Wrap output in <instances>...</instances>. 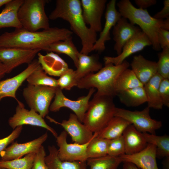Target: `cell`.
Returning a JSON list of instances; mask_svg holds the SVG:
<instances>
[{
    "label": "cell",
    "instance_id": "cell-17",
    "mask_svg": "<svg viewBox=\"0 0 169 169\" xmlns=\"http://www.w3.org/2000/svg\"><path fill=\"white\" fill-rule=\"evenodd\" d=\"M40 65L38 59H34L20 73L13 77L0 81V101L3 98L10 97L17 101L16 92L28 77Z\"/></svg>",
    "mask_w": 169,
    "mask_h": 169
},
{
    "label": "cell",
    "instance_id": "cell-18",
    "mask_svg": "<svg viewBox=\"0 0 169 169\" xmlns=\"http://www.w3.org/2000/svg\"><path fill=\"white\" fill-rule=\"evenodd\" d=\"M116 0H111L106 4L105 25L99 38L93 46L92 51L95 50L100 53L103 52L105 49V43L111 39L110 30L122 17L116 9Z\"/></svg>",
    "mask_w": 169,
    "mask_h": 169
},
{
    "label": "cell",
    "instance_id": "cell-40",
    "mask_svg": "<svg viewBox=\"0 0 169 169\" xmlns=\"http://www.w3.org/2000/svg\"><path fill=\"white\" fill-rule=\"evenodd\" d=\"M23 129V126H18L13 129V131L7 136L0 139V161L1 155L9 144L14 142L20 135Z\"/></svg>",
    "mask_w": 169,
    "mask_h": 169
},
{
    "label": "cell",
    "instance_id": "cell-35",
    "mask_svg": "<svg viewBox=\"0 0 169 169\" xmlns=\"http://www.w3.org/2000/svg\"><path fill=\"white\" fill-rule=\"evenodd\" d=\"M26 80L28 84L32 85L58 87L57 79L48 76L40 65L28 77Z\"/></svg>",
    "mask_w": 169,
    "mask_h": 169
},
{
    "label": "cell",
    "instance_id": "cell-28",
    "mask_svg": "<svg viewBox=\"0 0 169 169\" xmlns=\"http://www.w3.org/2000/svg\"><path fill=\"white\" fill-rule=\"evenodd\" d=\"M116 95L122 103L128 107H137L147 101L144 86L119 91Z\"/></svg>",
    "mask_w": 169,
    "mask_h": 169
},
{
    "label": "cell",
    "instance_id": "cell-13",
    "mask_svg": "<svg viewBox=\"0 0 169 169\" xmlns=\"http://www.w3.org/2000/svg\"><path fill=\"white\" fill-rule=\"evenodd\" d=\"M47 117L50 121L60 125L70 136L72 141L74 143L79 144H86L90 141L94 136V134L79 121L74 114L71 113L67 120H63L61 123L49 116Z\"/></svg>",
    "mask_w": 169,
    "mask_h": 169
},
{
    "label": "cell",
    "instance_id": "cell-36",
    "mask_svg": "<svg viewBox=\"0 0 169 169\" xmlns=\"http://www.w3.org/2000/svg\"><path fill=\"white\" fill-rule=\"evenodd\" d=\"M36 153H32L23 157L9 161H0V168L5 169H31Z\"/></svg>",
    "mask_w": 169,
    "mask_h": 169
},
{
    "label": "cell",
    "instance_id": "cell-34",
    "mask_svg": "<svg viewBox=\"0 0 169 169\" xmlns=\"http://www.w3.org/2000/svg\"><path fill=\"white\" fill-rule=\"evenodd\" d=\"M90 142L87 148L88 159L104 156L107 155V149L110 140L97 137V133Z\"/></svg>",
    "mask_w": 169,
    "mask_h": 169
},
{
    "label": "cell",
    "instance_id": "cell-51",
    "mask_svg": "<svg viewBox=\"0 0 169 169\" xmlns=\"http://www.w3.org/2000/svg\"><path fill=\"white\" fill-rule=\"evenodd\" d=\"M0 169H3V168H0Z\"/></svg>",
    "mask_w": 169,
    "mask_h": 169
},
{
    "label": "cell",
    "instance_id": "cell-19",
    "mask_svg": "<svg viewBox=\"0 0 169 169\" xmlns=\"http://www.w3.org/2000/svg\"><path fill=\"white\" fill-rule=\"evenodd\" d=\"M156 147L154 145L148 143L142 150L131 154H124L119 156L122 162L132 163L141 169H159L156 161Z\"/></svg>",
    "mask_w": 169,
    "mask_h": 169
},
{
    "label": "cell",
    "instance_id": "cell-47",
    "mask_svg": "<svg viewBox=\"0 0 169 169\" xmlns=\"http://www.w3.org/2000/svg\"><path fill=\"white\" fill-rule=\"evenodd\" d=\"M122 169H140L133 163L128 162H123Z\"/></svg>",
    "mask_w": 169,
    "mask_h": 169
},
{
    "label": "cell",
    "instance_id": "cell-21",
    "mask_svg": "<svg viewBox=\"0 0 169 169\" xmlns=\"http://www.w3.org/2000/svg\"><path fill=\"white\" fill-rule=\"evenodd\" d=\"M130 65L143 85L157 73L156 62L147 59L140 54L134 56Z\"/></svg>",
    "mask_w": 169,
    "mask_h": 169
},
{
    "label": "cell",
    "instance_id": "cell-41",
    "mask_svg": "<svg viewBox=\"0 0 169 169\" xmlns=\"http://www.w3.org/2000/svg\"><path fill=\"white\" fill-rule=\"evenodd\" d=\"M46 156L44 148L42 146L36 153L31 169H48L45 161Z\"/></svg>",
    "mask_w": 169,
    "mask_h": 169
},
{
    "label": "cell",
    "instance_id": "cell-38",
    "mask_svg": "<svg viewBox=\"0 0 169 169\" xmlns=\"http://www.w3.org/2000/svg\"><path fill=\"white\" fill-rule=\"evenodd\" d=\"M157 73L163 79H169V48H165L158 54Z\"/></svg>",
    "mask_w": 169,
    "mask_h": 169
},
{
    "label": "cell",
    "instance_id": "cell-3",
    "mask_svg": "<svg viewBox=\"0 0 169 169\" xmlns=\"http://www.w3.org/2000/svg\"><path fill=\"white\" fill-rule=\"evenodd\" d=\"M130 65L126 60L117 65L111 63L105 64V66L98 72L90 74L81 79L78 82L77 87L80 89H96L95 96L114 97L116 96L115 89V81L121 73L128 68Z\"/></svg>",
    "mask_w": 169,
    "mask_h": 169
},
{
    "label": "cell",
    "instance_id": "cell-9",
    "mask_svg": "<svg viewBox=\"0 0 169 169\" xmlns=\"http://www.w3.org/2000/svg\"><path fill=\"white\" fill-rule=\"evenodd\" d=\"M95 91L96 89L94 88H90L86 95L79 97L76 100H72L66 97L62 90L58 87L56 90L54 100L50 106L49 110L56 112L62 108H68L74 112L79 121L83 123L90 100Z\"/></svg>",
    "mask_w": 169,
    "mask_h": 169
},
{
    "label": "cell",
    "instance_id": "cell-42",
    "mask_svg": "<svg viewBox=\"0 0 169 169\" xmlns=\"http://www.w3.org/2000/svg\"><path fill=\"white\" fill-rule=\"evenodd\" d=\"M159 92L163 105L169 107V79H162L159 85Z\"/></svg>",
    "mask_w": 169,
    "mask_h": 169
},
{
    "label": "cell",
    "instance_id": "cell-43",
    "mask_svg": "<svg viewBox=\"0 0 169 169\" xmlns=\"http://www.w3.org/2000/svg\"><path fill=\"white\" fill-rule=\"evenodd\" d=\"M158 42L161 48H169V31L160 28L158 34Z\"/></svg>",
    "mask_w": 169,
    "mask_h": 169
},
{
    "label": "cell",
    "instance_id": "cell-23",
    "mask_svg": "<svg viewBox=\"0 0 169 169\" xmlns=\"http://www.w3.org/2000/svg\"><path fill=\"white\" fill-rule=\"evenodd\" d=\"M123 137L125 147V154L131 155L143 150L148 143L142 133L138 131L132 124L123 132Z\"/></svg>",
    "mask_w": 169,
    "mask_h": 169
},
{
    "label": "cell",
    "instance_id": "cell-32",
    "mask_svg": "<svg viewBox=\"0 0 169 169\" xmlns=\"http://www.w3.org/2000/svg\"><path fill=\"white\" fill-rule=\"evenodd\" d=\"M143 86L131 69L127 68L118 76L115 83V89L116 94L119 91Z\"/></svg>",
    "mask_w": 169,
    "mask_h": 169
},
{
    "label": "cell",
    "instance_id": "cell-7",
    "mask_svg": "<svg viewBox=\"0 0 169 169\" xmlns=\"http://www.w3.org/2000/svg\"><path fill=\"white\" fill-rule=\"evenodd\" d=\"M49 86L32 85L28 84L23 91V95L30 109L44 118L48 114L56 89Z\"/></svg>",
    "mask_w": 169,
    "mask_h": 169
},
{
    "label": "cell",
    "instance_id": "cell-22",
    "mask_svg": "<svg viewBox=\"0 0 169 169\" xmlns=\"http://www.w3.org/2000/svg\"><path fill=\"white\" fill-rule=\"evenodd\" d=\"M38 60L46 74L59 77L69 68L67 64L58 54L49 52L45 55L38 53Z\"/></svg>",
    "mask_w": 169,
    "mask_h": 169
},
{
    "label": "cell",
    "instance_id": "cell-11",
    "mask_svg": "<svg viewBox=\"0 0 169 169\" xmlns=\"http://www.w3.org/2000/svg\"><path fill=\"white\" fill-rule=\"evenodd\" d=\"M67 134L65 131H63L56 138L59 147L58 150L59 158L62 161L86 162L88 159L87 148L91 140L83 144L74 143H68L67 139Z\"/></svg>",
    "mask_w": 169,
    "mask_h": 169
},
{
    "label": "cell",
    "instance_id": "cell-29",
    "mask_svg": "<svg viewBox=\"0 0 169 169\" xmlns=\"http://www.w3.org/2000/svg\"><path fill=\"white\" fill-rule=\"evenodd\" d=\"M130 123L118 116H114L107 125L101 131L97 133V137L99 138L111 140L122 135Z\"/></svg>",
    "mask_w": 169,
    "mask_h": 169
},
{
    "label": "cell",
    "instance_id": "cell-48",
    "mask_svg": "<svg viewBox=\"0 0 169 169\" xmlns=\"http://www.w3.org/2000/svg\"><path fill=\"white\" fill-rule=\"evenodd\" d=\"M162 29L169 31V18L166 19L164 21L163 26Z\"/></svg>",
    "mask_w": 169,
    "mask_h": 169
},
{
    "label": "cell",
    "instance_id": "cell-10",
    "mask_svg": "<svg viewBox=\"0 0 169 169\" xmlns=\"http://www.w3.org/2000/svg\"><path fill=\"white\" fill-rule=\"evenodd\" d=\"M15 109V113L8 119V123L10 127L14 129L17 127L29 125L42 127L50 131L56 138L58 136L56 131L49 125L38 113L34 110L26 109L24 105L19 100Z\"/></svg>",
    "mask_w": 169,
    "mask_h": 169
},
{
    "label": "cell",
    "instance_id": "cell-33",
    "mask_svg": "<svg viewBox=\"0 0 169 169\" xmlns=\"http://www.w3.org/2000/svg\"><path fill=\"white\" fill-rule=\"evenodd\" d=\"M87 165L90 169H117L122 162L119 156H112L108 155L99 157L89 158Z\"/></svg>",
    "mask_w": 169,
    "mask_h": 169
},
{
    "label": "cell",
    "instance_id": "cell-30",
    "mask_svg": "<svg viewBox=\"0 0 169 169\" xmlns=\"http://www.w3.org/2000/svg\"><path fill=\"white\" fill-rule=\"evenodd\" d=\"M46 51L65 54L72 60L76 68L78 66L79 52L74 44L72 37L52 44Z\"/></svg>",
    "mask_w": 169,
    "mask_h": 169
},
{
    "label": "cell",
    "instance_id": "cell-2",
    "mask_svg": "<svg viewBox=\"0 0 169 169\" xmlns=\"http://www.w3.org/2000/svg\"><path fill=\"white\" fill-rule=\"evenodd\" d=\"M49 18L52 20L61 18L69 23L72 32L80 39V53L88 55L92 51L97 39V33L86 26L83 16L80 0H56L55 7Z\"/></svg>",
    "mask_w": 169,
    "mask_h": 169
},
{
    "label": "cell",
    "instance_id": "cell-39",
    "mask_svg": "<svg viewBox=\"0 0 169 169\" xmlns=\"http://www.w3.org/2000/svg\"><path fill=\"white\" fill-rule=\"evenodd\" d=\"M125 154L124 142L122 135L110 140L107 149V155L118 156Z\"/></svg>",
    "mask_w": 169,
    "mask_h": 169
},
{
    "label": "cell",
    "instance_id": "cell-16",
    "mask_svg": "<svg viewBox=\"0 0 169 169\" xmlns=\"http://www.w3.org/2000/svg\"><path fill=\"white\" fill-rule=\"evenodd\" d=\"M82 15L85 23L96 32L102 29L101 18L106 7V0H81Z\"/></svg>",
    "mask_w": 169,
    "mask_h": 169
},
{
    "label": "cell",
    "instance_id": "cell-4",
    "mask_svg": "<svg viewBox=\"0 0 169 169\" xmlns=\"http://www.w3.org/2000/svg\"><path fill=\"white\" fill-rule=\"evenodd\" d=\"M116 5L122 17L129 20L131 24L138 25L149 38L153 49L159 51L161 48L158 42V34L163 27L164 20L154 18L146 9L136 8L129 0H121Z\"/></svg>",
    "mask_w": 169,
    "mask_h": 169
},
{
    "label": "cell",
    "instance_id": "cell-45",
    "mask_svg": "<svg viewBox=\"0 0 169 169\" xmlns=\"http://www.w3.org/2000/svg\"><path fill=\"white\" fill-rule=\"evenodd\" d=\"M134 2L139 8L146 9L147 8L155 5L157 1L156 0H135Z\"/></svg>",
    "mask_w": 169,
    "mask_h": 169
},
{
    "label": "cell",
    "instance_id": "cell-44",
    "mask_svg": "<svg viewBox=\"0 0 169 169\" xmlns=\"http://www.w3.org/2000/svg\"><path fill=\"white\" fill-rule=\"evenodd\" d=\"M164 7L160 11L156 13L153 17L157 19L164 20L169 17V0L163 1Z\"/></svg>",
    "mask_w": 169,
    "mask_h": 169
},
{
    "label": "cell",
    "instance_id": "cell-46",
    "mask_svg": "<svg viewBox=\"0 0 169 169\" xmlns=\"http://www.w3.org/2000/svg\"><path fill=\"white\" fill-rule=\"evenodd\" d=\"M8 73L6 66L0 61V79L3 78L5 74Z\"/></svg>",
    "mask_w": 169,
    "mask_h": 169
},
{
    "label": "cell",
    "instance_id": "cell-5",
    "mask_svg": "<svg viewBox=\"0 0 169 169\" xmlns=\"http://www.w3.org/2000/svg\"><path fill=\"white\" fill-rule=\"evenodd\" d=\"M112 97L96 96L90 101L83 123L93 133H98L114 116L115 108Z\"/></svg>",
    "mask_w": 169,
    "mask_h": 169
},
{
    "label": "cell",
    "instance_id": "cell-31",
    "mask_svg": "<svg viewBox=\"0 0 169 169\" xmlns=\"http://www.w3.org/2000/svg\"><path fill=\"white\" fill-rule=\"evenodd\" d=\"M147 143L156 147V157L159 159L169 157V136L166 135L158 136L148 133H143Z\"/></svg>",
    "mask_w": 169,
    "mask_h": 169
},
{
    "label": "cell",
    "instance_id": "cell-25",
    "mask_svg": "<svg viewBox=\"0 0 169 169\" xmlns=\"http://www.w3.org/2000/svg\"><path fill=\"white\" fill-rule=\"evenodd\" d=\"M24 0H10L5 5L0 13V29L13 27L22 28L18 19L17 13Z\"/></svg>",
    "mask_w": 169,
    "mask_h": 169
},
{
    "label": "cell",
    "instance_id": "cell-37",
    "mask_svg": "<svg viewBox=\"0 0 169 169\" xmlns=\"http://www.w3.org/2000/svg\"><path fill=\"white\" fill-rule=\"evenodd\" d=\"M57 82L58 88L62 90H70L77 86L78 81L76 78L75 71L69 68L59 77Z\"/></svg>",
    "mask_w": 169,
    "mask_h": 169
},
{
    "label": "cell",
    "instance_id": "cell-6",
    "mask_svg": "<svg viewBox=\"0 0 169 169\" xmlns=\"http://www.w3.org/2000/svg\"><path fill=\"white\" fill-rule=\"evenodd\" d=\"M46 0H24L19 8L17 16L22 27L36 32L50 28L49 17L45 10Z\"/></svg>",
    "mask_w": 169,
    "mask_h": 169
},
{
    "label": "cell",
    "instance_id": "cell-26",
    "mask_svg": "<svg viewBox=\"0 0 169 169\" xmlns=\"http://www.w3.org/2000/svg\"><path fill=\"white\" fill-rule=\"evenodd\" d=\"M49 154L45 157L48 169H87L86 162L62 161L58 155V149L54 146L48 147Z\"/></svg>",
    "mask_w": 169,
    "mask_h": 169
},
{
    "label": "cell",
    "instance_id": "cell-50",
    "mask_svg": "<svg viewBox=\"0 0 169 169\" xmlns=\"http://www.w3.org/2000/svg\"><path fill=\"white\" fill-rule=\"evenodd\" d=\"M10 0H0V8L9 1Z\"/></svg>",
    "mask_w": 169,
    "mask_h": 169
},
{
    "label": "cell",
    "instance_id": "cell-20",
    "mask_svg": "<svg viewBox=\"0 0 169 169\" xmlns=\"http://www.w3.org/2000/svg\"><path fill=\"white\" fill-rule=\"evenodd\" d=\"M141 31L140 28L129 22L126 18L121 17L113 27V39L115 43L114 49L118 55L121 52L125 43L135 34Z\"/></svg>",
    "mask_w": 169,
    "mask_h": 169
},
{
    "label": "cell",
    "instance_id": "cell-14",
    "mask_svg": "<svg viewBox=\"0 0 169 169\" xmlns=\"http://www.w3.org/2000/svg\"><path fill=\"white\" fill-rule=\"evenodd\" d=\"M151 45L148 36L142 31L133 36L124 45L121 53L116 57L105 56L104 64L111 63L117 65L121 64L125 59L145 47Z\"/></svg>",
    "mask_w": 169,
    "mask_h": 169
},
{
    "label": "cell",
    "instance_id": "cell-8",
    "mask_svg": "<svg viewBox=\"0 0 169 169\" xmlns=\"http://www.w3.org/2000/svg\"><path fill=\"white\" fill-rule=\"evenodd\" d=\"M148 106L141 111H131L116 107L114 116L120 117L132 125L138 131L143 133L155 134L156 131L162 126V122L152 119Z\"/></svg>",
    "mask_w": 169,
    "mask_h": 169
},
{
    "label": "cell",
    "instance_id": "cell-49",
    "mask_svg": "<svg viewBox=\"0 0 169 169\" xmlns=\"http://www.w3.org/2000/svg\"><path fill=\"white\" fill-rule=\"evenodd\" d=\"M169 157H165L163 162V166L164 169H169Z\"/></svg>",
    "mask_w": 169,
    "mask_h": 169
},
{
    "label": "cell",
    "instance_id": "cell-15",
    "mask_svg": "<svg viewBox=\"0 0 169 169\" xmlns=\"http://www.w3.org/2000/svg\"><path fill=\"white\" fill-rule=\"evenodd\" d=\"M48 137V133L46 132L39 137L25 143H20L13 142L2 152L1 160H13L21 158L31 153H36Z\"/></svg>",
    "mask_w": 169,
    "mask_h": 169
},
{
    "label": "cell",
    "instance_id": "cell-1",
    "mask_svg": "<svg viewBox=\"0 0 169 169\" xmlns=\"http://www.w3.org/2000/svg\"><path fill=\"white\" fill-rule=\"evenodd\" d=\"M73 32L67 28L52 27L32 32L23 28L0 35V47L16 48L46 51L52 44L72 37Z\"/></svg>",
    "mask_w": 169,
    "mask_h": 169
},
{
    "label": "cell",
    "instance_id": "cell-12",
    "mask_svg": "<svg viewBox=\"0 0 169 169\" xmlns=\"http://www.w3.org/2000/svg\"><path fill=\"white\" fill-rule=\"evenodd\" d=\"M40 49L0 47V61L7 67L8 73L19 66L30 63Z\"/></svg>",
    "mask_w": 169,
    "mask_h": 169
},
{
    "label": "cell",
    "instance_id": "cell-24",
    "mask_svg": "<svg viewBox=\"0 0 169 169\" xmlns=\"http://www.w3.org/2000/svg\"><path fill=\"white\" fill-rule=\"evenodd\" d=\"M102 67V64L99 60L98 54L88 55L79 52L78 66L75 70L76 79L79 82L82 78L98 72Z\"/></svg>",
    "mask_w": 169,
    "mask_h": 169
},
{
    "label": "cell",
    "instance_id": "cell-27",
    "mask_svg": "<svg viewBox=\"0 0 169 169\" xmlns=\"http://www.w3.org/2000/svg\"><path fill=\"white\" fill-rule=\"evenodd\" d=\"M163 78L157 73L144 85L146 95L147 106L157 110L162 109L163 106L159 94V87Z\"/></svg>",
    "mask_w": 169,
    "mask_h": 169
}]
</instances>
